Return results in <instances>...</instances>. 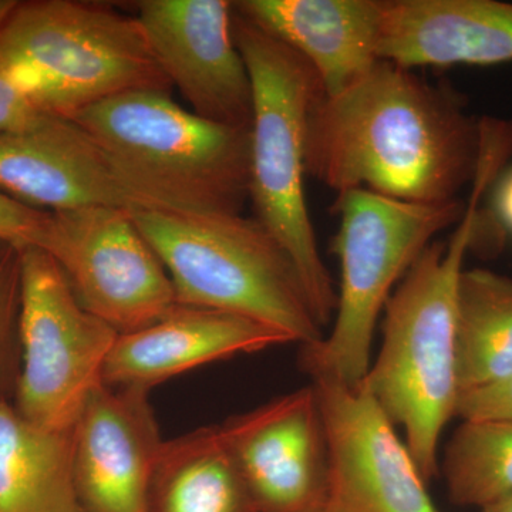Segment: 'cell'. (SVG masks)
Returning <instances> with one entry per match:
<instances>
[{"label":"cell","instance_id":"12","mask_svg":"<svg viewBox=\"0 0 512 512\" xmlns=\"http://www.w3.org/2000/svg\"><path fill=\"white\" fill-rule=\"evenodd\" d=\"M258 512H318L328 444L312 384L220 424Z\"/></svg>","mask_w":512,"mask_h":512},{"label":"cell","instance_id":"14","mask_svg":"<svg viewBox=\"0 0 512 512\" xmlns=\"http://www.w3.org/2000/svg\"><path fill=\"white\" fill-rule=\"evenodd\" d=\"M0 191L50 212L148 208L100 144L76 121L57 114L0 134Z\"/></svg>","mask_w":512,"mask_h":512},{"label":"cell","instance_id":"9","mask_svg":"<svg viewBox=\"0 0 512 512\" xmlns=\"http://www.w3.org/2000/svg\"><path fill=\"white\" fill-rule=\"evenodd\" d=\"M131 211H49L35 245L59 265L83 308L119 335L153 325L180 305L163 262Z\"/></svg>","mask_w":512,"mask_h":512},{"label":"cell","instance_id":"27","mask_svg":"<svg viewBox=\"0 0 512 512\" xmlns=\"http://www.w3.org/2000/svg\"><path fill=\"white\" fill-rule=\"evenodd\" d=\"M19 2L16 0H0V29L5 25L6 20L12 15L13 10L16 9Z\"/></svg>","mask_w":512,"mask_h":512},{"label":"cell","instance_id":"11","mask_svg":"<svg viewBox=\"0 0 512 512\" xmlns=\"http://www.w3.org/2000/svg\"><path fill=\"white\" fill-rule=\"evenodd\" d=\"M136 9L151 52L192 113L224 126L251 128L254 92L235 42L234 3L141 0Z\"/></svg>","mask_w":512,"mask_h":512},{"label":"cell","instance_id":"5","mask_svg":"<svg viewBox=\"0 0 512 512\" xmlns=\"http://www.w3.org/2000/svg\"><path fill=\"white\" fill-rule=\"evenodd\" d=\"M131 217L180 305L256 320L302 346L325 338L291 256L256 218L157 208Z\"/></svg>","mask_w":512,"mask_h":512},{"label":"cell","instance_id":"13","mask_svg":"<svg viewBox=\"0 0 512 512\" xmlns=\"http://www.w3.org/2000/svg\"><path fill=\"white\" fill-rule=\"evenodd\" d=\"M80 512H148L164 441L148 392L100 383L73 427Z\"/></svg>","mask_w":512,"mask_h":512},{"label":"cell","instance_id":"28","mask_svg":"<svg viewBox=\"0 0 512 512\" xmlns=\"http://www.w3.org/2000/svg\"><path fill=\"white\" fill-rule=\"evenodd\" d=\"M481 512H512V495L498 501V503L488 505Z\"/></svg>","mask_w":512,"mask_h":512},{"label":"cell","instance_id":"24","mask_svg":"<svg viewBox=\"0 0 512 512\" xmlns=\"http://www.w3.org/2000/svg\"><path fill=\"white\" fill-rule=\"evenodd\" d=\"M49 211L37 210L0 191V238L20 248L35 247Z\"/></svg>","mask_w":512,"mask_h":512},{"label":"cell","instance_id":"23","mask_svg":"<svg viewBox=\"0 0 512 512\" xmlns=\"http://www.w3.org/2000/svg\"><path fill=\"white\" fill-rule=\"evenodd\" d=\"M43 114L49 113L37 106L0 57V134L29 126Z\"/></svg>","mask_w":512,"mask_h":512},{"label":"cell","instance_id":"2","mask_svg":"<svg viewBox=\"0 0 512 512\" xmlns=\"http://www.w3.org/2000/svg\"><path fill=\"white\" fill-rule=\"evenodd\" d=\"M501 138L488 137L471 183L466 211L447 242H431L384 306L376 360L357 384L382 407L429 483L439 474V444L456 417L458 285L467 252L476 245L480 204L511 157Z\"/></svg>","mask_w":512,"mask_h":512},{"label":"cell","instance_id":"7","mask_svg":"<svg viewBox=\"0 0 512 512\" xmlns=\"http://www.w3.org/2000/svg\"><path fill=\"white\" fill-rule=\"evenodd\" d=\"M332 211L340 218L332 244L342 272L338 308L328 338L302 346L301 366L311 377L356 386L372 363L377 320L390 295L434 235L461 220L466 204H413L349 190Z\"/></svg>","mask_w":512,"mask_h":512},{"label":"cell","instance_id":"18","mask_svg":"<svg viewBox=\"0 0 512 512\" xmlns=\"http://www.w3.org/2000/svg\"><path fill=\"white\" fill-rule=\"evenodd\" d=\"M148 512H258L220 426L164 441Z\"/></svg>","mask_w":512,"mask_h":512},{"label":"cell","instance_id":"21","mask_svg":"<svg viewBox=\"0 0 512 512\" xmlns=\"http://www.w3.org/2000/svg\"><path fill=\"white\" fill-rule=\"evenodd\" d=\"M439 473L448 500L484 510L512 495V420H461L444 448Z\"/></svg>","mask_w":512,"mask_h":512},{"label":"cell","instance_id":"8","mask_svg":"<svg viewBox=\"0 0 512 512\" xmlns=\"http://www.w3.org/2000/svg\"><path fill=\"white\" fill-rule=\"evenodd\" d=\"M119 332L87 311L59 265L42 249L22 248L20 370L12 404L29 423L69 431L103 383Z\"/></svg>","mask_w":512,"mask_h":512},{"label":"cell","instance_id":"22","mask_svg":"<svg viewBox=\"0 0 512 512\" xmlns=\"http://www.w3.org/2000/svg\"><path fill=\"white\" fill-rule=\"evenodd\" d=\"M22 248L0 238V402H12L20 370Z\"/></svg>","mask_w":512,"mask_h":512},{"label":"cell","instance_id":"1","mask_svg":"<svg viewBox=\"0 0 512 512\" xmlns=\"http://www.w3.org/2000/svg\"><path fill=\"white\" fill-rule=\"evenodd\" d=\"M481 154L480 120L451 87L377 60L345 92L319 93L305 130L306 175L330 190L413 204L460 201Z\"/></svg>","mask_w":512,"mask_h":512},{"label":"cell","instance_id":"6","mask_svg":"<svg viewBox=\"0 0 512 512\" xmlns=\"http://www.w3.org/2000/svg\"><path fill=\"white\" fill-rule=\"evenodd\" d=\"M0 57L37 106L57 116L173 87L136 16L93 3L19 2L0 29Z\"/></svg>","mask_w":512,"mask_h":512},{"label":"cell","instance_id":"15","mask_svg":"<svg viewBox=\"0 0 512 512\" xmlns=\"http://www.w3.org/2000/svg\"><path fill=\"white\" fill-rule=\"evenodd\" d=\"M292 340L256 320L178 305L153 325L121 333L103 370V382L150 392L197 367L251 355Z\"/></svg>","mask_w":512,"mask_h":512},{"label":"cell","instance_id":"3","mask_svg":"<svg viewBox=\"0 0 512 512\" xmlns=\"http://www.w3.org/2000/svg\"><path fill=\"white\" fill-rule=\"evenodd\" d=\"M69 119L148 208L242 214L249 200L251 128L202 119L157 90L119 94Z\"/></svg>","mask_w":512,"mask_h":512},{"label":"cell","instance_id":"4","mask_svg":"<svg viewBox=\"0 0 512 512\" xmlns=\"http://www.w3.org/2000/svg\"><path fill=\"white\" fill-rule=\"evenodd\" d=\"M232 26L254 92L249 200L256 220L291 256L325 328L338 308V292L320 256L305 194L306 119L322 86L298 53L235 9Z\"/></svg>","mask_w":512,"mask_h":512},{"label":"cell","instance_id":"10","mask_svg":"<svg viewBox=\"0 0 512 512\" xmlns=\"http://www.w3.org/2000/svg\"><path fill=\"white\" fill-rule=\"evenodd\" d=\"M328 478L318 512H439L427 481L382 407L359 386L313 376Z\"/></svg>","mask_w":512,"mask_h":512},{"label":"cell","instance_id":"16","mask_svg":"<svg viewBox=\"0 0 512 512\" xmlns=\"http://www.w3.org/2000/svg\"><path fill=\"white\" fill-rule=\"evenodd\" d=\"M386 0H242L234 9L298 53L326 96L345 92L379 60Z\"/></svg>","mask_w":512,"mask_h":512},{"label":"cell","instance_id":"25","mask_svg":"<svg viewBox=\"0 0 512 512\" xmlns=\"http://www.w3.org/2000/svg\"><path fill=\"white\" fill-rule=\"evenodd\" d=\"M456 417L461 420H512V375L493 386L461 394Z\"/></svg>","mask_w":512,"mask_h":512},{"label":"cell","instance_id":"20","mask_svg":"<svg viewBox=\"0 0 512 512\" xmlns=\"http://www.w3.org/2000/svg\"><path fill=\"white\" fill-rule=\"evenodd\" d=\"M457 366L460 396L512 375V278L464 269L458 285Z\"/></svg>","mask_w":512,"mask_h":512},{"label":"cell","instance_id":"26","mask_svg":"<svg viewBox=\"0 0 512 512\" xmlns=\"http://www.w3.org/2000/svg\"><path fill=\"white\" fill-rule=\"evenodd\" d=\"M494 204L504 228L512 232V168L501 178L495 191Z\"/></svg>","mask_w":512,"mask_h":512},{"label":"cell","instance_id":"17","mask_svg":"<svg viewBox=\"0 0 512 512\" xmlns=\"http://www.w3.org/2000/svg\"><path fill=\"white\" fill-rule=\"evenodd\" d=\"M377 57L412 70L512 62V3L386 0Z\"/></svg>","mask_w":512,"mask_h":512},{"label":"cell","instance_id":"19","mask_svg":"<svg viewBox=\"0 0 512 512\" xmlns=\"http://www.w3.org/2000/svg\"><path fill=\"white\" fill-rule=\"evenodd\" d=\"M72 430L40 429L0 402V512H80Z\"/></svg>","mask_w":512,"mask_h":512}]
</instances>
